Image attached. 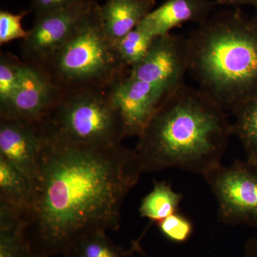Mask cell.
Segmentation results:
<instances>
[{
  "instance_id": "4",
  "label": "cell",
  "mask_w": 257,
  "mask_h": 257,
  "mask_svg": "<svg viewBox=\"0 0 257 257\" xmlns=\"http://www.w3.org/2000/svg\"><path fill=\"white\" fill-rule=\"evenodd\" d=\"M99 6L95 2L78 30L42 67L62 92L108 89L128 74L104 31Z\"/></svg>"
},
{
  "instance_id": "5",
  "label": "cell",
  "mask_w": 257,
  "mask_h": 257,
  "mask_svg": "<svg viewBox=\"0 0 257 257\" xmlns=\"http://www.w3.org/2000/svg\"><path fill=\"white\" fill-rule=\"evenodd\" d=\"M111 87L62 92L50 114L40 123L45 135L74 145H121L125 138L124 121Z\"/></svg>"
},
{
  "instance_id": "3",
  "label": "cell",
  "mask_w": 257,
  "mask_h": 257,
  "mask_svg": "<svg viewBox=\"0 0 257 257\" xmlns=\"http://www.w3.org/2000/svg\"><path fill=\"white\" fill-rule=\"evenodd\" d=\"M189 72L227 112L257 96V12L229 7L187 37Z\"/></svg>"
},
{
  "instance_id": "15",
  "label": "cell",
  "mask_w": 257,
  "mask_h": 257,
  "mask_svg": "<svg viewBox=\"0 0 257 257\" xmlns=\"http://www.w3.org/2000/svg\"><path fill=\"white\" fill-rule=\"evenodd\" d=\"M231 114L233 135L239 139L246 160L257 164V96L238 106Z\"/></svg>"
},
{
  "instance_id": "1",
  "label": "cell",
  "mask_w": 257,
  "mask_h": 257,
  "mask_svg": "<svg viewBox=\"0 0 257 257\" xmlns=\"http://www.w3.org/2000/svg\"><path fill=\"white\" fill-rule=\"evenodd\" d=\"M143 173L135 150L121 144L89 147L45 135L35 201L25 217L34 256L63 255L88 233L117 231L123 202Z\"/></svg>"
},
{
  "instance_id": "16",
  "label": "cell",
  "mask_w": 257,
  "mask_h": 257,
  "mask_svg": "<svg viewBox=\"0 0 257 257\" xmlns=\"http://www.w3.org/2000/svg\"><path fill=\"white\" fill-rule=\"evenodd\" d=\"M125 250L106 236V231H96L81 236L74 241L62 256L64 257H125L137 249Z\"/></svg>"
},
{
  "instance_id": "6",
  "label": "cell",
  "mask_w": 257,
  "mask_h": 257,
  "mask_svg": "<svg viewBox=\"0 0 257 257\" xmlns=\"http://www.w3.org/2000/svg\"><path fill=\"white\" fill-rule=\"evenodd\" d=\"M203 177L216 198L219 221L257 230V164L236 160Z\"/></svg>"
},
{
  "instance_id": "8",
  "label": "cell",
  "mask_w": 257,
  "mask_h": 257,
  "mask_svg": "<svg viewBox=\"0 0 257 257\" xmlns=\"http://www.w3.org/2000/svg\"><path fill=\"white\" fill-rule=\"evenodd\" d=\"M60 88L46 71L25 62L20 84L9 105L0 117L40 124L62 95Z\"/></svg>"
},
{
  "instance_id": "2",
  "label": "cell",
  "mask_w": 257,
  "mask_h": 257,
  "mask_svg": "<svg viewBox=\"0 0 257 257\" xmlns=\"http://www.w3.org/2000/svg\"><path fill=\"white\" fill-rule=\"evenodd\" d=\"M232 135L227 111L202 89L184 84L157 109L135 151L143 172L179 169L204 176L221 165Z\"/></svg>"
},
{
  "instance_id": "9",
  "label": "cell",
  "mask_w": 257,
  "mask_h": 257,
  "mask_svg": "<svg viewBox=\"0 0 257 257\" xmlns=\"http://www.w3.org/2000/svg\"><path fill=\"white\" fill-rule=\"evenodd\" d=\"M45 135L41 124L0 117V156L23 172L36 187Z\"/></svg>"
},
{
  "instance_id": "20",
  "label": "cell",
  "mask_w": 257,
  "mask_h": 257,
  "mask_svg": "<svg viewBox=\"0 0 257 257\" xmlns=\"http://www.w3.org/2000/svg\"><path fill=\"white\" fill-rule=\"evenodd\" d=\"M31 13L30 10H23L15 14L7 10L0 11V45L9 43L14 40H24L28 35V30L23 27V20Z\"/></svg>"
},
{
  "instance_id": "18",
  "label": "cell",
  "mask_w": 257,
  "mask_h": 257,
  "mask_svg": "<svg viewBox=\"0 0 257 257\" xmlns=\"http://www.w3.org/2000/svg\"><path fill=\"white\" fill-rule=\"evenodd\" d=\"M25 62L10 52L0 55V113L9 105L21 79Z\"/></svg>"
},
{
  "instance_id": "19",
  "label": "cell",
  "mask_w": 257,
  "mask_h": 257,
  "mask_svg": "<svg viewBox=\"0 0 257 257\" xmlns=\"http://www.w3.org/2000/svg\"><path fill=\"white\" fill-rule=\"evenodd\" d=\"M162 235L175 243H183L189 240L194 231L192 221L178 211L167 216L158 224Z\"/></svg>"
},
{
  "instance_id": "14",
  "label": "cell",
  "mask_w": 257,
  "mask_h": 257,
  "mask_svg": "<svg viewBox=\"0 0 257 257\" xmlns=\"http://www.w3.org/2000/svg\"><path fill=\"white\" fill-rule=\"evenodd\" d=\"M182 199L183 195L175 192L169 182H155L151 192L142 200L139 211L142 217L158 224L178 211Z\"/></svg>"
},
{
  "instance_id": "23",
  "label": "cell",
  "mask_w": 257,
  "mask_h": 257,
  "mask_svg": "<svg viewBox=\"0 0 257 257\" xmlns=\"http://www.w3.org/2000/svg\"><path fill=\"white\" fill-rule=\"evenodd\" d=\"M244 257H257V234L249 238L243 247Z\"/></svg>"
},
{
  "instance_id": "11",
  "label": "cell",
  "mask_w": 257,
  "mask_h": 257,
  "mask_svg": "<svg viewBox=\"0 0 257 257\" xmlns=\"http://www.w3.org/2000/svg\"><path fill=\"white\" fill-rule=\"evenodd\" d=\"M155 0H106L99 6L106 35L116 44L155 9Z\"/></svg>"
},
{
  "instance_id": "10",
  "label": "cell",
  "mask_w": 257,
  "mask_h": 257,
  "mask_svg": "<svg viewBox=\"0 0 257 257\" xmlns=\"http://www.w3.org/2000/svg\"><path fill=\"white\" fill-rule=\"evenodd\" d=\"M217 7V0H166L138 27L152 37L163 36L184 23H202Z\"/></svg>"
},
{
  "instance_id": "22",
  "label": "cell",
  "mask_w": 257,
  "mask_h": 257,
  "mask_svg": "<svg viewBox=\"0 0 257 257\" xmlns=\"http://www.w3.org/2000/svg\"><path fill=\"white\" fill-rule=\"evenodd\" d=\"M219 6L235 7H251L254 8L257 12V0H217Z\"/></svg>"
},
{
  "instance_id": "17",
  "label": "cell",
  "mask_w": 257,
  "mask_h": 257,
  "mask_svg": "<svg viewBox=\"0 0 257 257\" xmlns=\"http://www.w3.org/2000/svg\"><path fill=\"white\" fill-rule=\"evenodd\" d=\"M155 37L137 27L115 44L121 62L128 69L136 65L148 53Z\"/></svg>"
},
{
  "instance_id": "12",
  "label": "cell",
  "mask_w": 257,
  "mask_h": 257,
  "mask_svg": "<svg viewBox=\"0 0 257 257\" xmlns=\"http://www.w3.org/2000/svg\"><path fill=\"white\" fill-rule=\"evenodd\" d=\"M35 197V187L23 172L0 156V203L23 213L26 217Z\"/></svg>"
},
{
  "instance_id": "7",
  "label": "cell",
  "mask_w": 257,
  "mask_h": 257,
  "mask_svg": "<svg viewBox=\"0 0 257 257\" xmlns=\"http://www.w3.org/2000/svg\"><path fill=\"white\" fill-rule=\"evenodd\" d=\"M95 2L85 0L35 18L20 45L24 62L43 67L80 28Z\"/></svg>"
},
{
  "instance_id": "13",
  "label": "cell",
  "mask_w": 257,
  "mask_h": 257,
  "mask_svg": "<svg viewBox=\"0 0 257 257\" xmlns=\"http://www.w3.org/2000/svg\"><path fill=\"white\" fill-rule=\"evenodd\" d=\"M0 257H35L26 234L25 214L2 203Z\"/></svg>"
},
{
  "instance_id": "21",
  "label": "cell",
  "mask_w": 257,
  "mask_h": 257,
  "mask_svg": "<svg viewBox=\"0 0 257 257\" xmlns=\"http://www.w3.org/2000/svg\"><path fill=\"white\" fill-rule=\"evenodd\" d=\"M85 0H30L29 10L35 18L68 8Z\"/></svg>"
}]
</instances>
